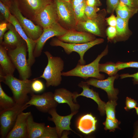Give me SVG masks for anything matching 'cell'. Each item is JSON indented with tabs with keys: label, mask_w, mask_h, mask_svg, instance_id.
Masks as SVG:
<instances>
[{
	"label": "cell",
	"mask_w": 138,
	"mask_h": 138,
	"mask_svg": "<svg viewBox=\"0 0 138 138\" xmlns=\"http://www.w3.org/2000/svg\"><path fill=\"white\" fill-rule=\"evenodd\" d=\"M31 88L33 93H39L42 91L44 89V86L42 82L38 79L32 80Z\"/></svg>",
	"instance_id": "836d02e7"
},
{
	"label": "cell",
	"mask_w": 138,
	"mask_h": 138,
	"mask_svg": "<svg viewBox=\"0 0 138 138\" xmlns=\"http://www.w3.org/2000/svg\"><path fill=\"white\" fill-rule=\"evenodd\" d=\"M120 1L130 7L138 8V0H120Z\"/></svg>",
	"instance_id": "b9f144b4"
},
{
	"label": "cell",
	"mask_w": 138,
	"mask_h": 138,
	"mask_svg": "<svg viewBox=\"0 0 138 138\" xmlns=\"http://www.w3.org/2000/svg\"><path fill=\"white\" fill-rule=\"evenodd\" d=\"M10 11L18 20L22 29L28 37L36 41L42 34L43 28L35 25L29 19L24 17L19 8L16 0H13L8 4Z\"/></svg>",
	"instance_id": "277c9868"
},
{
	"label": "cell",
	"mask_w": 138,
	"mask_h": 138,
	"mask_svg": "<svg viewBox=\"0 0 138 138\" xmlns=\"http://www.w3.org/2000/svg\"><path fill=\"white\" fill-rule=\"evenodd\" d=\"M7 32L4 34L3 41L5 45L16 47L25 42L17 31L14 26L9 23L8 24Z\"/></svg>",
	"instance_id": "44dd1931"
},
{
	"label": "cell",
	"mask_w": 138,
	"mask_h": 138,
	"mask_svg": "<svg viewBox=\"0 0 138 138\" xmlns=\"http://www.w3.org/2000/svg\"><path fill=\"white\" fill-rule=\"evenodd\" d=\"M119 123L117 120H115L107 117L106 121L103 124L105 126V130L113 131L118 128Z\"/></svg>",
	"instance_id": "d6a6232c"
},
{
	"label": "cell",
	"mask_w": 138,
	"mask_h": 138,
	"mask_svg": "<svg viewBox=\"0 0 138 138\" xmlns=\"http://www.w3.org/2000/svg\"><path fill=\"white\" fill-rule=\"evenodd\" d=\"M16 103L13 98L8 95L3 89L0 83V111L8 109L14 106Z\"/></svg>",
	"instance_id": "4316f807"
},
{
	"label": "cell",
	"mask_w": 138,
	"mask_h": 138,
	"mask_svg": "<svg viewBox=\"0 0 138 138\" xmlns=\"http://www.w3.org/2000/svg\"><path fill=\"white\" fill-rule=\"evenodd\" d=\"M106 13L104 9L98 13L95 18L77 23L75 30L87 32L101 37L105 36L104 33Z\"/></svg>",
	"instance_id": "9c48e42d"
},
{
	"label": "cell",
	"mask_w": 138,
	"mask_h": 138,
	"mask_svg": "<svg viewBox=\"0 0 138 138\" xmlns=\"http://www.w3.org/2000/svg\"><path fill=\"white\" fill-rule=\"evenodd\" d=\"M59 138L55 127H52L48 125L45 126L43 133L40 138Z\"/></svg>",
	"instance_id": "4dcf8cb0"
},
{
	"label": "cell",
	"mask_w": 138,
	"mask_h": 138,
	"mask_svg": "<svg viewBox=\"0 0 138 138\" xmlns=\"http://www.w3.org/2000/svg\"><path fill=\"white\" fill-rule=\"evenodd\" d=\"M53 94L54 99L58 103L67 104L70 107L71 113L78 112L80 106L74 101L73 93L62 88L56 89Z\"/></svg>",
	"instance_id": "ffe728a7"
},
{
	"label": "cell",
	"mask_w": 138,
	"mask_h": 138,
	"mask_svg": "<svg viewBox=\"0 0 138 138\" xmlns=\"http://www.w3.org/2000/svg\"><path fill=\"white\" fill-rule=\"evenodd\" d=\"M8 24L5 22H2L0 24V42H3V37L5 32L8 28Z\"/></svg>",
	"instance_id": "60d3db41"
},
{
	"label": "cell",
	"mask_w": 138,
	"mask_h": 138,
	"mask_svg": "<svg viewBox=\"0 0 138 138\" xmlns=\"http://www.w3.org/2000/svg\"><path fill=\"white\" fill-rule=\"evenodd\" d=\"M85 0H71L70 3L73 8L83 2Z\"/></svg>",
	"instance_id": "f6af8a7d"
},
{
	"label": "cell",
	"mask_w": 138,
	"mask_h": 138,
	"mask_svg": "<svg viewBox=\"0 0 138 138\" xmlns=\"http://www.w3.org/2000/svg\"><path fill=\"white\" fill-rule=\"evenodd\" d=\"M43 32L39 39L36 40V45L33 52L35 58L39 56L46 41L54 36L62 35L68 31L62 27L57 22L43 29Z\"/></svg>",
	"instance_id": "30bf717a"
},
{
	"label": "cell",
	"mask_w": 138,
	"mask_h": 138,
	"mask_svg": "<svg viewBox=\"0 0 138 138\" xmlns=\"http://www.w3.org/2000/svg\"><path fill=\"white\" fill-rule=\"evenodd\" d=\"M56 37L63 42L74 44L85 43L96 39L95 35L93 34L75 29L68 30L63 35Z\"/></svg>",
	"instance_id": "2e32d148"
},
{
	"label": "cell",
	"mask_w": 138,
	"mask_h": 138,
	"mask_svg": "<svg viewBox=\"0 0 138 138\" xmlns=\"http://www.w3.org/2000/svg\"><path fill=\"white\" fill-rule=\"evenodd\" d=\"M86 5L91 6L97 7L101 5L99 0H85Z\"/></svg>",
	"instance_id": "ee69618b"
},
{
	"label": "cell",
	"mask_w": 138,
	"mask_h": 138,
	"mask_svg": "<svg viewBox=\"0 0 138 138\" xmlns=\"http://www.w3.org/2000/svg\"><path fill=\"white\" fill-rule=\"evenodd\" d=\"M56 7L57 22L67 30H75L77 21L71 3L63 0H54Z\"/></svg>",
	"instance_id": "ba28073f"
},
{
	"label": "cell",
	"mask_w": 138,
	"mask_h": 138,
	"mask_svg": "<svg viewBox=\"0 0 138 138\" xmlns=\"http://www.w3.org/2000/svg\"><path fill=\"white\" fill-rule=\"evenodd\" d=\"M116 28L117 39H123L128 36L129 31L128 26V20L124 19L117 16Z\"/></svg>",
	"instance_id": "484cf974"
},
{
	"label": "cell",
	"mask_w": 138,
	"mask_h": 138,
	"mask_svg": "<svg viewBox=\"0 0 138 138\" xmlns=\"http://www.w3.org/2000/svg\"><path fill=\"white\" fill-rule=\"evenodd\" d=\"M0 82H3L10 88L16 103L25 104L28 100V95L33 94L31 88L32 80L19 79L13 75H1Z\"/></svg>",
	"instance_id": "6da1fadb"
},
{
	"label": "cell",
	"mask_w": 138,
	"mask_h": 138,
	"mask_svg": "<svg viewBox=\"0 0 138 138\" xmlns=\"http://www.w3.org/2000/svg\"><path fill=\"white\" fill-rule=\"evenodd\" d=\"M44 123H38L33 120L31 113L27 120V126L28 138H40L45 127Z\"/></svg>",
	"instance_id": "603a6c76"
},
{
	"label": "cell",
	"mask_w": 138,
	"mask_h": 138,
	"mask_svg": "<svg viewBox=\"0 0 138 138\" xmlns=\"http://www.w3.org/2000/svg\"><path fill=\"white\" fill-rule=\"evenodd\" d=\"M48 60L47 64L42 74L38 78L44 79L47 87L50 86L56 87L62 80V72L64 69V62L59 56H54L49 51L44 52Z\"/></svg>",
	"instance_id": "7a4b0ae2"
},
{
	"label": "cell",
	"mask_w": 138,
	"mask_h": 138,
	"mask_svg": "<svg viewBox=\"0 0 138 138\" xmlns=\"http://www.w3.org/2000/svg\"><path fill=\"white\" fill-rule=\"evenodd\" d=\"M119 77V75L109 76L105 79L100 80L93 78L86 82L89 85L99 88L107 93L108 98L110 100H116L119 93L118 90L114 88L113 86L114 80Z\"/></svg>",
	"instance_id": "5bb4252c"
},
{
	"label": "cell",
	"mask_w": 138,
	"mask_h": 138,
	"mask_svg": "<svg viewBox=\"0 0 138 138\" xmlns=\"http://www.w3.org/2000/svg\"><path fill=\"white\" fill-rule=\"evenodd\" d=\"M125 102L124 109L127 111L135 108L138 104L136 100L128 97L126 98Z\"/></svg>",
	"instance_id": "f35d334b"
},
{
	"label": "cell",
	"mask_w": 138,
	"mask_h": 138,
	"mask_svg": "<svg viewBox=\"0 0 138 138\" xmlns=\"http://www.w3.org/2000/svg\"><path fill=\"white\" fill-rule=\"evenodd\" d=\"M79 87L83 89L82 92L79 94L77 92L73 93L74 101L77 102L76 99L78 97L82 96L90 98L94 100L98 105V109L100 114L104 115L105 113V107L106 103L102 101L100 98L98 93L93 89L89 88L90 85L87 83L86 82L82 81L78 85Z\"/></svg>",
	"instance_id": "d6986e66"
},
{
	"label": "cell",
	"mask_w": 138,
	"mask_h": 138,
	"mask_svg": "<svg viewBox=\"0 0 138 138\" xmlns=\"http://www.w3.org/2000/svg\"><path fill=\"white\" fill-rule=\"evenodd\" d=\"M135 109L136 110V113L138 116V104L137 105V106L136 107Z\"/></svg>",
	"instance_id": "c3c4849f"
},
{
	"label": "cell",
	"mask_w": 138,
	"mask_h": 138,
	"mask_svg": "<svg viewBox=\"0 0 138 138\" xmlns=\"http://www.w3.org/2000/svg\"><path fill=\"white\" fill-rule=\"evenodd\" d=\"M120 1V0H107V12L109 13L113 12Z\"/></svg>",
	"instance_id": "8d00e7d4"
},
{
	"label": "cell",
	"mask_w": 138,
	"mask_h": 138,
	"mask_svg": "<svg viewBox=\"0 0 138 138\" xmlns=\"http://www.w3.org/2000/svg\"><path fill=\"white\" fill-rule=\"evenodd\" d=\"M78 112L71 113L69 115L65 116L59 115L57 113L56 108L53 109L48 112L51 117H48V120L53 121L55 124L59 137H61L62 133L65 131H71L76 133L70 126L71 120L73 117Z\"/></svg>",
	"instance_id": "9a60e30c"
},
{
	"label": "cell",
	"mask_w": 138,
	"mask_h": 138,
	"mask_svg": "<svg viewBox=\"0 0 138 138\" xmlns=\"http://www.w3.org/2000/svg\"><path fill=\"white\" fill-rule=\"evenodd\" d=\"M0 11L5 20L8 22L12 14L8 5L0 1Z\"/></svg>",
	"instance_id": "d590c367"
},
{
	"label": "cell",
	"mask_w": 138,
	"mask_h": 138,
	"mask_svg": "<svg viewBox=\"0 0 138 138\" xmlns=\"http://www.w3.org/2000/svg\"><path fill=\"white\" fill-rule=\"evenodd\" d=\"M106 21L110 26L116 27V24L117 19L115 16L112 14L106 19Z\"/></svg>",
	"instance_id": "7bdbcfd3"
},
{
	"label": "cell",
	"mask_w": 138,
	"mask_h": 138,
	"mask_svg": "<svg viewBox=\"0 0 138 138\" xmlns=\"http://www.w3.org/2000/svg\"><path fill=\"white\" fill-rule=\"evenodd\" d=\"M86 5L85 0L73 8L77 24L78 22L84 21L87 19L85 13V9Z\"/></svg>",
	"instance_id": "f1b7e54d"
},
{
	"label": "cell",
	"mask_w": 138,
	"mask_h": 138,
	"mask_svg": "<svg viewBox=\"0 0 138 138\" xmlns=\"http://www.w3.org/2000/svg\"><path fill=\"white\" fill-rule=\"evenodd\" d=\"M121 79H123L127 77H132V80L134 84H138V72L133 74L129 73L123 74L120 76Z\"/></svg>",
	"instance_id": "ab89813d"
},
{
	"label": "cell",
	"mask_w": 138,
	"mask_h": 138,
	"mask_svg": "<svg viewBox=\"0 0 138 138\" xmlns=\"http://www.w3.org/2000/svg\"><path fill=\"white\" fill-rule=\"evenodd\" d=\"M30 106L26 104L16 103L10 108L0 111V134L1 137L6 138L14 126L18 115Z\"/></svg>",
	"instance_id": "8992f818"
},
{
	"label": "cell",
	"mask_w": 138,
	"mask_h": 138,
	"mask_svg": "<svg viewBox=\"0 0 138 138\" xmlns=\"http://www.w3.org/2000/svg\"><path fill=\"white\" fill-rule=\"evenodd\" d=\"M99 8L97 7L91 6L86 5L85 9V13L87 19H92L98 16V12Z\"/></svg>",
	"instance_id": "1f68e13d"
},
{
	"label": "cell",
	"mask_w": 138,
	"mask_h": 138,
	"mask_svg": "<svg viewBox=\"0 0 138 138\" xmlns=\"http://www.w3.org/2000/svg\"><path fill=\"white\" fill-rule=\"evenodd\" d=\"M97 122L95 117L90 114H87L82 116L79 119L77 128L82 133L87 134L95 130Z\"/></svg>",
	"instance_id": "7402d4cb"
},
{
	"label": "cell",
	"mask_w": 138,
	"mask_h": 138,
	"mask_svg": "<svg viewBox=\"0 0 138 138\" xmlns=\"http://www.w3.org/2000/svg\"><path fill=\"white\" fill-rule=\"evenodd\" d=\"M0 64L5 75H13L15 68L6 48L2 45L0 46Z\"/></svg>",
	"instance_id": "cb8c5ba5"
},
{
	"label": "cell",
	"mask_w": 138,
	"mask_h": 138,
	"mask_svg": "<svg viewBox=\"0 0 138 138\" xmlns=\"http://www.w3.org/2000/svg\"><path fill=\"white\" fill-rule=\"evenodd\" d=\"M133 137L138 138V121H137L135 124V130Z\"/></svg>",
	"instance_id": "bcb514c9"
},
{
	"label": "cell",
	"mask_w": 138,
	"mask_h": 138,
	"mask_svg": "<svg viewBox=\"0 0 138 138\" xmlns=\"http://www.w3.org/2000/svg\"><path fill=\"white\" fill-rule=\"evenodd\" d=\"M104 41L103 39L98 38L85 43L74 44L63 42L56 37L52 39L50 44L52 46H60L62 47L65 53L68 55L70 54L73 52H77L80 57L78 63L81 65H85L86 62L84 59V56L85 52L91 48L101 43Z\"/></svg>",
	"instance_id": "52a82bcc"
},
{
	"label": "cell",
	"mask_w": 138,
	"mask_h": 138,
	"mask_svg": "<svg viewBox=\"0 0 138 138\" xmlns=\"http://www.w3.org/2000/svg\"><path fill=\"white\" fill-rule=\"evenodd\" d=\"M12 0H0L3 3L6 4H8Z\"/></svg>",
	"instance_id": "7dc6e473"
},
{
	"label": "cell",
	"mask_w": 138,
	"mask_h": 138,
	"mask_svg": "<svg viewBox=\"0 0 138 138\" xmlns=\"http://www.w3.org/2000/svg\"><path fill=\"white\" fill-rule=\"evenodd\" d=\"M108 39L109 41L112 40L117 36V31L116 27L110 26L106 30Z\"/></svg>",
	"instance_id": "74e56055"
},
{
	"label": "cell",
	"mask_w": 138,
	"mask_h": 138,
	"mask_svg": "<svg viewBox=\"0 0 138 138\" xmlns=\"http://www.w3.org/2000/svg\"><path fill=\"white\" fill-rule=\"evenodd\" d=\"M117 105L116 100H110L106 103L105 110L107 117L117 120L115 116V109Z\"/></svg>",
	"instance_id": "f546056e"
},
{
	"label": "cell",
	"mask_w": 138,
	"mask_h": 138,
	"mask_svg": "<svg viewBox=\"0 0 138 138\" xmlns=\"http://www.w3.org/2000/svg\"><path fill=\"white\" fill-rule=\"evenodd\" d=\"M63 1L68 3H70L71 0H63Z\"/></svg>",
	"instance_id": "681fc988"
},
{
	"label": "cell",
	"mask_w": 138,
	"mask_h": 138,
	"mask_svg": "<svg viewBox=\"0 0 138 138\" xmlns=\"http://www.w3.org/2000/svg\"><path fill=\"white\" fill-rule=\"evenodd\" d=\"M116 64L119 70L128 67L138 68V62L137 61H131L124 62H118Z\"/></svg>",
	"instance_id": "e575fe53"
},
{
	"label": "cell",
	"mask_w": 138,
	"mask_h": 138,
	"mask_svg": "<svg viewBox=\"0 0 138 138\" xmlns=\"http://www.w3.org/2000/svg\"><path fill=\"white\" fill-rule=\"evenodd\" d=\"M23 14L33 21L38 13L53 0H16Z\"/></svg>",
	"instance_id": "7c38bea8"
},
{
	"label": "cell",
	"mask_w": 138,
	"mask_h": 138,
	"mask_svg": "<svg viewBox=\"0 0 138 138\" xmlns=\"http://www.w3.org/2000/svg\"><path fill=\"white\" fill-rule=\"evenodd\" d=\"M99 70L100 72H104L109 76L116 75L119 71L117 67L116 63L111 62L104 63H99Z\"/></svg>",
	"instance_id": "83f0119b"
},
{
	"label": "cell",
	"mask_w": 138,
	"mask_h": 138,
	"mask_svg": "<svg viewBox=\"0 0 138 138\" xmlns=\"http://www.w3.org/2000/svg\"><path fill=\"white\" fill-rule=\"evenodd\" d=\"M116 11L117 16L123 19L128 20L138 11V8L130 7L120 1Z\"/></svg>",
	"instance_id": "d4e9b609"
},
{
	"label": "cell",
	"mask_w": 138,
	"mask_h": 138,
	"mask_svg": "<svg viewBox=\"0 0 138 138\" xmlns=\"http://www.w3.org/2000/svg\"><path fill=\"white\" fill-rule=\"evenodd\" d=\"M30 112H22L18 116L13 127L7 135L6 138H28L27 120Z\"/></svg>",
	"instance_id": "ac0fdd59"
},
{
	"label": "cell",
	"mask_w": 138,
	"mask_h": 138,
	"mask_svg": "<svg viewBox=\"0 0 138 138\" xmlns=\"http://www.w3.org/2000/svg\"><path fill=\"white\" fill-rule=\"evenodd\" d=\"M14 26L19 34L25 41L26 44L28 52V63L31 67L34 63L35 58L33 53L36 43L34 41L30 38L21 26L16 18L11 14L8 21Z\"/></svg>",
	"instance_id": "e0dca14e"
},
{
	"label": "cell",
	"mask_w": 138,
	"mask_h": 138,
	"mask_svg": "<svg viewBox=\"0 0 138 138\" xmlns=\"http://www.w3.org/2000/svg\"><path fill=\"white\" fill-rule=\"evenodd\" d=\"M108 52V47L107 45L104 50L92 62L87 65H81L78 63L74 68L66 72H62V76L79 77L85 79L89 77L100 80L104 79L105 76L100 73L99 65L101 59L107 55Z\"/></svg>",
	"instance_id": "3957f363"
},
{
	"label": "cell",
	"mask_w": 138,
	"mask_h": 138,
	"mask_svg": "<svg viewBox=\"0 0 138 138\" xmlns=\"http://www.w3.org/2000/svg\"><path fill=\"white\" fill-rule=\"evenodd\" d=\"M34 21L43 29L57 22L56 7L54 2L43 8L37 14Z\"/></svg>",
	"instance_id": "4fadbf2b"
},
{
	"label": "cell",
	"mask_w": 138,
	"mask_h": 138,
	"mask_svg": "<svg viewBox=\"0 0 138 138\" xmlns=\"http://www.w3.org/2000/svg\"><path fill=\"white\" fill-rule=\"evenodd\" d=\"M30 99L26 104L34 106L40 111L47 113L51 110L56 108L58 103L55 100L54 94L47 92L41 95H31Z\"/></svg>",
	"instance_id": "8fae6325"
},
{
	"label": "cell",
	"mask_w": 138,
	"mask_h": 138,
	"mask_svg": "<svg viewBox=\"0 0 138 138\" xmlns=\"http://www.w3.org/2000/svg\"><path fill=\"white\" fill-rule=\"evenodd\" d=\"M27 51L25 43L8 51V53L21 79H28L31 75V66L27 59Z\"/></svg>",
	"instance_id": "5b68a950"
}]
</instances>
